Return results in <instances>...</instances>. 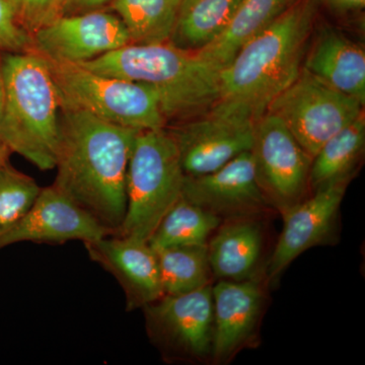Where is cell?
<instances>
[{
  "mask_svg": "<svg viewBox=\"0 0 365 365\" xmlns=\"http://www.w3.org/2000/svg\"><path fill=\"white\" fill-rule=\"evenodd\" d=\"M138 130L61 107L53 186L116 235L126 213V175Z\"/></svg>",
  "mask_w": 365,
  "mask_h": 365,
  "instance_id": "cell-1",
  "label": "cell"
},
{
  "mask_svg": "<svg viewBox=\"0 0 365 365\" xmlns=\"http://www.w3.org/2000/svg\"><path fill=\"white\" fill-rule=\"evenodd\" d=\"M314 14V0H295L247 41L220 71V98L244 103L262 116L271 101L299 76Z\"/></svg>",
  "mask_w": 365,
  "mask_h": 365,
  "instance_id": "cell-2",
  "label": "cell"
},
{
  "mask_svg": "<svg viewBox=\"0 0 365 365\" xmlns=\"http://www.w3.org/2000/svg\"><path fill=\"white\" fill-rule=\"evenodd\" d=\"M79 66L153 86L167 122L205 112L222 97L220 67L169 43L128 44Z\"/></svg>",
  "mask_w": 365,
  "mask_h": 365,
  "instance_id": "cell-3",
  "label": "cell"
},
{
  "mask_svg": "<svg viewBox=\"0 0 365 365\" xmlns=\"http://www.w3.org/2000/svg\"><path fill=\"white\" fill-rule=\"evenodd\" d=\"M0 137L41 170L55 169L61 104L48 62L35 51L4 53Z\"/></svg>",
  "mask_w": 365,
  "mask_h": 365,
  "instance_id": "cell-4",
  "label": "cell"
},
{
  "mask_svg": "<svg viewBox=\"0 0 365 365\" xmlns=\"http://www.w3.org/2000/svg\"><path fill=\"white\" fill-rule=\"evenodd\" d=\"M185 174L176 143L165 128L139 131L126 175V213L115 235L148 242L182 195Z\"/></svg>",
  "mask_w": 365,
  "mask_h": 365,
  "instance_id": "cell-5",
  "label": "cell"
},
{
  "mask_svg": "<svg viewBox=\"0 0 365 365\" xmlns=\"http://www.w3.org/2000/svg\"><path fill=\"white\" fill-rule=\"evenodd\" d=\"M61 107L83 110L138 131L167 127L158 91L148 85L91 71L79 64L46 59Z\"/></svg>",
  "mask_w": 365,
  "mask_h": 365,
  "instance_id": "cell-6",
  "label": "cell"
},
{
  "mask_svg": "<svg viewBox=\"0 0 365 365\" xmlns=\"http://www.w3.org/2000/svg\"><path fill=\"white\" fill-rule=\"evenodd\" d=\"M257 119L248 105L220 98L200 117L168 129L176 143L185 176L215 172L252 150Z\"/></svg>",
  "mask_w": 365,
  "mask_h": 365,
  "instance_id": "cell-7",
  "label": "cell"
},
{
  "mask_svg": "<svg viewBox=\"0 0 365 365\" xmlns=\"http://www.w3.org/2000/svg\"><path fill=\"white\" fill-rule=\"evenodd\" d=\"M265 112L279 118L312 158L324 143L364 113V105L329 86L304 66Z\"/></svg>",
  "mask_w": 365,
  "mask_h": 365,
  "instance_id": "cell-8",
  "label": "cell"
},
{
  "mask_svg": "<svg viewBox=\"0 0 365 365\" xmlns=\"http://www.w3.org/2000/svg\"><path fill=\"white\" fill-rule=\"evenodd\" d=\"M150 342L167 361H202L211 357L212 287L163 295L143 309Z\"/></svg>",
  "mask_w": 365,
  "mask_h": 365,
  "instance_id": "cell-9",
  "label": "cell"
},
{
  "mask_svg": "<svg viewBox=\"0 0 365 365\" xmlns=\"http://www.w3.org/2000/svg\"><path fill=\"white\" fill-rule=\"evenodd\" d=\"M251 151L264 195L271 207L284 215L306 198L313 158L279 118L268 112L256 120Z\"/></svg>",
  "mask_w": 365,
  "mask_h": 365,
  "instance_id": "cell-10",
  "label": "cell"
},
{
  "mask_svg": "<svg viewBox=\"0 0 365 365\" xmlns=\"http://www.w3.org/2000/svg\"><path fill=\"white\" fill-rule=\"evenodd\" d=\"M33 51L45 59L83 64L131 44L121 19L98 11L64 14L32 34Z\"/></svg>",
  "mask_w": 365,
  "mask_h": 365,
  "instance_id": "cell-11",
  "label": "cell"
},
{
  "mask_svg": "<svg viewBox=\"0 0 365 365\" xmlns=\"http://www.w3.org/2000/svg\"><path fill=\"white\" fill-rule=\"evenodd\" d=\"M182 196L227 220L258 217L273 209L259 185L251 150L215 172L185 177Z\"/></svg>",
  "mask_w": 365,
  "mask_h": 365,
  "instance_id": "cell-12",
  "label": "cell"
},
{
  "mask_svg": "<svg viewBox=\"0 0 365 365\" xmlns=\"http://www.w3.org/2000/svg\"><path fill=\"white\" fill-rule=\"evenodd\" d=\"M352 177L319 187L313 196L304 198L283 215L284 227L269 262V280L279 277L304 252L330 241Z\"/></svg>",
  "mask_w": 365,
  "mask_h": 365,
  "instance_id": "cell-13",
  "label": "cell"
},
{
  "mask_svg": "<svg viewBox=\"0 0 365 365\" xmlns=\"http://www.w3.org/2000/svg\"><path fill=\"white\" fill-rule=\"evenodd\" d=\"M106 235L111 234L52 185L42 188L26 215L0 235V249L23 242H93Z\"/></svg>",
  "mask_w": 365,
  "mask_h": 365,
  "instance_id": "cell-14",
  "label": "cell"
},
{
  "mask_svg": "<svg viewBox=\"0 0 365 365\" xmlns=\"http://www.w3.org/2000/svg\"><path fill=\"white\" fill-rule=\"evenodd\" d=\"M265 292L256 277L220 280L212 287L213 339L211 359L225 364L256 338L265 307Z\"/></svg>",
  "mask_w": 365,
  "mask_h": 365,
  "instance_id": "cell-15",
  "label": "cell"
},
{
  "mask_svg": "<svg viewBox=\"0 0 365 365\" xmlns=\"http://www.w3.org/2000/svg\"><path fill=\"white\" fill-rule=\"evenodd\" d=\"M83 244L91 260L119 282L127 312L143 309L163 297L157 253L148 242L113 235Z\"/></svg>",
  "mask_w": 365,
  "mask_h": 365,
  "instance_id": "cell-16",
  "label": "cell"
},
{
  "mask_svg": "<svg viewBox=\"0 0 365 365\" xmlns=\"http://www.w3.org/2000/svg\"><path fill=\"white\" fill-rule=\"evenodd\" d=\"M263 244V230L257 217L227 220L217 227L207 242L213 277L230 281L256 277Z\"/></svg>",
  "mask_w": 365,
  "mask_h": 365,
  "instance_id": "cell-17",
  "label": "cell"
},
{
  "mask_svg": "<svg viewBox=\"0 0 365 365\" xmlns=\"http://www.w3.org/2000/svg\"><path fill=\"white\" fill-rule=\"evenodd\" d=\"M302 66L336 90L365 103V53L342 34H319Z\"/></svg>",
  "mask_w": 365,
  "mask_h": 365,
  "instance_id": "cell-18",
  "label": "cell"
},
{
  "mask_svg": "<svg viewBox=\"0 0 365 365\" xmlns=\"http://www.w3.org/2000/svg\"><path fill=\"white\" fill-rule=\"evenodd\" d=\"M241 0H184L169 44L198 52L227 30Z\"/></svg>",
  "mask_w": 365,
  "mask_h": 365,
  "instance_id": "cell-19",
  "label": "cell"
},
{
  "mask_svg": "<svg viewBox=\"0 0 365 365\" xmlns=\"http://www.w3.org/2000/svg\"><path fill=\"white\" fill-rule=\"evenodd\" d=\"M295 0H241L227 30L207 47L198 51L204 59L222 68L247 41L273 23Z\"/></svg>",
  "mask_w": 365,
  "mask_h": 365,
  "instance_id": "cell-20",
  "label": "cell"
},
{
  "mask_svg": "<svg viewBox=\"0 0 365 365\" xmlns=\"http://www.w3.org/2000/svg\"><path fill=\"white\" fill-rule=\"evenodd\" d=\"M184 0H113L112 13L123 21L131 44L169 42Z\"/></svg>",
  "mask_w": 365,
  "mask_h": 365,
  "instance_id": "cell-21",
  "label": "cell"
},
{
  "mask_svg": "<svg viewBox=\"0 0 365 365\" xmlns=\"http://www.w3.org/2000/svg\"><path fill=\"white\" fill-rule=\"evenodd\" d=\"M364 144L365 118L362 113L319 148L312 160L309 187L314 191L335 180L353 176Z\"/></svg>",
  "mask_w": 365,
  "mask_h": 365,
  "instance_id": "cell-22",
  "label": "cell"
},
{
  "mask_svg": "<svg viewBox=\"0 0 365 365\" xmlns=\"http://www.w3.org/2000/svg\"><path fill=\"white\" fill-rule=\"evenodd\" d=\"M222 220L182 195L163 216L148 244L155 251L170 247L204 246Z\"/></svg>",
  "mask_w": 365,
  "mask_h": 365,
  "instance_id": "cell-23",
  "label": "cell"
},
{
  "mask_svg": "<svg viewBox=\"0 0 365 365\" xmlns=\"http://www.w3.org/2000/svg\"><path fill=\"white\" fill-rule=\"evenodd\" d=\"M157 253L163 295L187 294L210 285L207 245L160 249Z\"/></svg>",
  "mask_w": 365,
  "mask_h": 365,
  "instance_id": "cell-24",
  "label": "cell"
},
{
  "mask_svg": "<svg viewBox=\"0 0 365 365\" xmlns=\"http://www.w3.org/2000/svg\"><path fill=\"white\" fill-rule=\"evenodd\" d=\"M41 190L33 178L14 169L9 163L0 170V235L26 215Z\"/></svg>",
  "mask_w": 365,
  "mask_h": 365,
  "instance_id": "cell-25",
  "label": "cell"
},
{
  "mask_svg": "<svg viewBox=\"0 0 365 365\" xmlns=\"http://www.w3.org/2000/svg\"><path fill=\"white\" fill-rule=\"evenodd\" d=\"M30 51L32 35L21 25L14 0H0V52Z\"/></svg>",
  "mask_w": 365,
  "mask_h": 365,
  "instance_id": "cell-26",
  "label": "cell"
},
{
  "mask_svg": "<svg viewBox=\"0 0 365 365\" xmlns=\"http://www.w3.org/2000/svg\"><path fill=\"white\" fill-rule=\"evenodd\" d=\"M71 0H14L21 25L32 35L36 30L63 16Z\"/></svg>",
  "mask_w": 365,
  "mask_h": 365,
  "instance_id": "cell-27",
  "label": "cell"
},
{
  "mask_svg": "<svg viewBox=\"0 0 365 365\" xmlns=\"http://www.w3.org/2000/svg\"><path fill=\"white\" fill-rule=\"evenodd\" d=\"M113 0H71L64 14H76L98 11L109 6ZM63 14V16H64Z\"/></svg>",
  "mask_w": 365,
  "mask_h": 365,
  "instance_id": "cell-28",
  "label": "cell"
},
{
  "mask_svg": "<svg viewBox=\"0 0 365 365\" xmlns=\"http://www.w3.org/2000/svg\"><path fill=\"white\" fill-rule=\"evenodd\" d=\"M319 1L338 13L360 11L365 6V0H319Z\"/></svg>",
  "mask_w": 365,
  "mask_h": 365,
  "instance_id": "cell-29",
  "label": "cell"
},
{
  "mask_svg": "<svg viewBox=\"0 0 365 365\" xmlns=\"http://www.w3.org/2000/svg\"><path fill=\"white\" fill-rule=\"evenodd\" d=\"M11 153H13V151L0 137V170L9 163V157H11Z\"/></svg>",
  "mask_w": 365,
  "mask_h": 365,
  "instance_id": "cell-30",
  "label": "cell"
},
{
  "mask_svg": "<svg viewBox=\"0 0 365 365\" xmlns=\"http://www.w3.org/2000/svg\"><path fill=\"white\" fill-rule=\"evenodd\" d=\"M4 98H6V93H4V72H2L1 56H0V122L4 114Z\"/></svg>",
  "mask_w": 365,
  "mask_h": 365,
  "instance_id": "cell-31",
  "label": "cell"
}]
</instances>
